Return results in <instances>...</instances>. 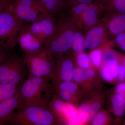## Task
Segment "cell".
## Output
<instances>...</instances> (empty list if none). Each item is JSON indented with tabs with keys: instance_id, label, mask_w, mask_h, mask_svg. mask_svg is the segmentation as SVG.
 Instances as JSON below:
<instances>
[{
	"instance_id": "cell-1",
	"label": "cell",
	"mask_w": 125,
	"mask_h": 125,
	"mask_svg": "<svg viewBox=\"0 0 125 125\" xmlns=\"http://www.w3.org/2000/svg\"><path fill=\"white\" fill-rule=\"evenodd\" d=\"M53 82L48 78H28L21 84L18 94L23 106H47L53 95Z\"/></svg>"
},
{
	"instance_id": "cell-2",
	"label": "cell",
	"mask_w": 125,
	"mask_h": 125,
	"mask_svg": "<svg viewBox=\"0 0 125 125\" xmlns=\"http://www.w3.org/2000/svg\"><path fill=\"white\" fill-rule=\"evenodd\" d=\"M55 16L58 29L47 48L53 59L61 56L72 49L74 35L79 27L66 9Z\"/></svg>"
},
{
	"instance_id": "cell-3",
	"label": "cell",
	"mask_w": 125,
	"mask_h": 125,
	"mask_svg": "<svg viewBox=\"0 0 125 125\" xmlns=\"http://www.w3.org/2000/svg\"><path fill=\"white\" fill-rule=\"evenodd\" d=\"M6 124L14 125H53L62 124L47 106L22 105Z\"/></svg>"
},
{
	"instance_id": "cell-4",
	"label": "cell",
	"mask_w": 125,
	"mask_h": 125,
	"mask_svg": "<svg viewBox=\"0 0 125 125\" xmlns=\"http://www.w3.org/2000/svg\"><path fill=\"white\" fill-rule=\"evenodd\" d=\"M23 25L10 6L0 14V48L13 51L17 44L18 33Z\"/></svg>"
},
{
	"instance_id": "cell-5",
	"label": "cell",
	"mask_w": 125,
	"mask_h": 125,
	"mask_svg": "<svg viewBox=\"0 0 125 125\" xmlns=\"http://www.w3.org/2000/svg\"><path fill=\"white\" fill-rule=\"evenodd\" d=\"M27 65L22 56L14 51L0 66V83L20 86L28 78Z\"/></svg>"
},
{
	"instance_id": "cell-6",
	"label": "cell",
	"mask_w": 125,
	"mask_h": 125,
	"mask_svg": "<svg viewBox=\"0 0 125 125\" xmlns=\"http://www.w3.org/2000/svg\"><path fill=\"white\" fill-rule=\"evenodd\" d=\"M28 70V78H48L53 80V59L47 48L22 56Z\"/></svg>"
},
{
	"instance_id": "cell-7",
	"label": "cell",
	"mask_w": 125,
	"mask_h": 125,
	"mask_svg": "<svg viewBox=\"0 0 125 125\" xmlns=\"http://www.w3.org/2000/svg\"><path fill=\"white\" fill-rule=\"evenodd\" d=\"M10 8L23 25L50 14L39 0H12Z\"/></svg>"
},
{
	"instance_id": "cell-8",
	"label": "cell",
	"mask_w": 125,
	"mask_h": 125,
	"mask_svg": "<svg viewBox=\"0 0 125 125\" xmlns=\"http://www.w3.org/2000/svg\"><path fill=\"white\" fill-rule=\"evenodd\" d=\"M24 26L47 48L57 31L58 23L56 16L50 14L31 24Z\"/></svg>"
},
{
	"instance_id": "cell-9",
	"label": "cell",
	"mask_w": 125,
	"mask_h": 125,
	"mask_svg": "<svg viewBox=\"0 0 125 125\" xmlns=\"http://www.w3.org/2000/svg\"><path fill=\"white\" fill-rule=\"evenodd\" d=\"M74 59L69 52L53 59V86L62 81L73 80Z\"/></svg>"
},
{
	"instance_id": "cell-10",
	"label": "cell",
	"mask_w": 125,
	"mask_h": 125,
	"mask_svg": "<svg viewBox=\"0 0 125 125\" xmlns=\"http://www.w3.org/2000/svg\"><path fill=\"white\" fill-rule=\"evenodd\" d=\"M47 107L62 124L68 125L70 120L78 115V109L74 105L62 100L55 94L52 95Z\"/></svg>"
},
{
	"instance_id": "cell-11",
	"label": "cell",
	"mask_w": 125,
	"mask_h": 125,
	"mask_svg": "<svg viewBox=\"0 0 125 125\" xmlns=\"http://www.w3.org/2000/svg\"><path fill=\"white\" fill-rule=\"evenodd\" d=\"M85 34V49L89 51L96 49L110 40L107 28L102 19Z\"/></svg>"
},
{
	"instance_id": "cell-12",
	"label": "cell",
	"mask_w": 125,
	"mask_h": 125,
	"mask_svg": "<svg viewBox=\"0 0 125 125\" xmlns=\"http://www.w3.org/2000/svg\"><path fill=\"white\" fill-rule=\"evenodd\" d=\"M17 40V44L24 53H35L46 48L41 41L24 25L19 31Z\"/></svg>"
},
{
	"instance_id": "cell-13",
	"label": "cell",
	"mask_w": 125,
	"mask_h": 125,
	"mask_svg": "<svg viewBox=\"0 0 125 125\" xmlns=\"http://www.w3.org/2000/svg\"><path fill=\"white\" fill-rule=\"evenodd\" d=\"M102 19L109 33L110 40L125 32V13H112L103 15Z\"/></svg>"
},
{
	"instance_id": "cell-14",
	"label": "cell",
	"mask_w": 125,
	"mask_h": 125,
	"mask_svg": "<svg viewBox=\"0 0 125 125\" xmlns=\"http://www.w3.org/2000/svg\"><path fill=\"white\" fill-rule=\"evenodd\" d=\"M23 104L22 99L18 93L0 103V125L6 124L16 110Z\"/></svg>"
},
{
	"instance_id": "cell-15",
	"label": "cell",
	"mask_w": 125,
	"mask_h": 125,
	"mask_svg": "<svg viewBox=\"0 0 125 125\" xmlns=\"http://www.w3.org/2000/svg\"><path fill=\"white\" fill-rule=\"evenodd\" d=\"M100 7L95 2L90 5L89 7L81 18L78 25L85 33L90 29L97 24L100 20Z\"/></svg>"
},
{
	"instance_id": "cell-16",
	"label": "cell",
	"mask_w": 125,
	"mask_h": 125,
	"mask_svg": "<svg viewBox=\"0 0 125 125\" xmlns=\"http://www.w3.org/2000/svg\"><path fill=\"white\" fill-rule=\"evenodd\" d=\"M101 107V104L99 102L83 104L78 108V116L83 123H88L92 120Z\"/></svg>"
},
{
	"instance_id": "cell-17",
	"label": "cell",
	"mask_w": 125,
	"mask_h": 125,
	"mask_svg": "<svg viewBox=\"0 0 125 125\" xmlns=\"http://www.w3.org/2000/svg\"><path fill=\"white\" fill-rule=\"evenodd\" d=\"M119 66L117 58L113 59L105 63L101 71L103 79L109 82L117 80Z\"/></svg>"
},
{
	"instance_id": "cell-18",
	"label": "cell",
	"mask_w": 125,
	"mask_h": 125,
	"mask_svg": "<svg viewBox=\"0 0 125 125\" xmlns=\"http://www.w3.org/2000/svg\"><path fill=\"white\" fill-rule=\"evenodd\" d=\"M101 14L112 13H125V0H107L100 10Z\"/></svg>"
},
{
	"instance_id": "cell-19",
	"label": "cell",
	"mask_w": 125,
	"mask_h": 125,
	"mask_svg": "<svg viewBox=\"0 0 125 125\" xmlns=\"http://www.w3.org/2000/svg\"><path fill=\"white\" fill-rule=\"evenodd\" d=\"M50 14L56 16L64 11L66 9L65 0H39Z\"/></svg>"
},
{
	"instance_id": "cell-20",
	"label": "cell",
	"mask_w": 125,
	"mask_h": 125,
	"mask_svg": "<svg viewBox=\"0 0 125 125\" xmlns=\"http://www.w3.org/2000/svg\"><path fill=\"white\" fill-rule=\"evenodd\" d=\"M84 33L83 30L79 27L74 34L72 49L76 55L83 52L85 49Z\"/></svg>"
},
{
	"instance_id": "cell-21",
	"label": "cell",
	"mask_w": 125,
	"mask_h": 125,
	"mask_svg": "<svg viewBox=\"0 0 125 125\" xmlns=\"http://www.w3.org/2000/svg\"><path fill=\"white\" fill-rule=\"evenodd\" d=\"M112 109L115 115L121 117L125 112V99L115 93L112 97Z\"/></svg>"
},
{
	"instance_id": "cell-22",
	"label": "cell",
	"mask_w": 125,
	"mask_h": 125,
	"mask_svg": "<svg viewBox=\"0 0 125 125\" xmlns=\"http://www.w3.org/2000/svg\"><path fill=\"white\" fill-rule=\"evenodd\" d=\"M90 4H80L70 7L66 10L78 25V23L83 14L87 11Z\"/></svg>"
},
{
	"instance_id": "cell-23",
	"label": "cell",
	"mask_w": 125,
	"mask_h": 125,
	"mask_svg": "<svg viewBox=\"0 0 125 125\" xmlns=\"http://www.w3.org/2000/svg\"><path fill=\"white\" fill-rule=\"evenodd\" d=\"M20 87L11 83H0V103L18 94Z\"/></svg>"
},
{
	"instance_id": "cell-24",
	"label": "cell",
	"mask_w": 125,
	"mask_h": 125,
	"mask_svg": "<svg viewBox=\"0 0 125 125\" xmlns=\"http://www.w3.org/2000/svg\"><path fill=\"white\" fill-rule=\"evenodd\" d=\"M54 91L55 90L67 91L75 94L78 91L77 84L71 81H62L53 86Z\"/></svg>"
},
{
	"instance_id": "cell-25",
	"label": "cell",
	"mask_w": 125,
	"mask_h": 125,
	"mask_svg": "<svg viewBox=\"0 0 125 125\" xmlns=\"http://www.w3.org/2000/svg\"><path fill=\"white\" fill-rule=\"evenodd\" d=\"M110 117L107 113L104 111H99L92 120V125H103L108 123Z\"/></svg>"
},
{
	"instance_id": "cell-26",
	"label": "cell",
	"mask_w": 125,
	"mask_h": 125,
	"mask_svg": "<svg viewBox=\"0 0 125 125\" xmlns=\"http://www.w3.org/2000/svg\"><path fill=\"white\" fill-rule=\"evenodd\" d=\"M89 56L90 61L94 66L98 67L101 65L103 56V52L101 49L97 48L92 50Z\"/></svg>"
},
{
	"instance_id": "cell-27",
	"label": "cell",
	"mask_w": 125,
	"mask_h": 125,
	"mask_svg": "<svg viewBox=\"0 0 125 125\" xmlns=\"http://www.w3.org/2000/svg\"><path fill=\"white\" fill-rule=\"evenodd\" d=\"M76 61L77 65L80 68L84 70L90 68L91 61L89 56L84 52L76 55Z\"/></svg>"
},
{
	"instance_id": "cell-28",
	"label": "cell",
	"mask_w": 125,
	"mask_h": 125,
	"mask_svg": "<svg viewBox=\"0 0 125 125\" xmlns=\"http://www.w3.org/2000/svg\"><path fill=\"white\" fill-rule=\"evenodd\" d=\"M73 80L78 83H83L88 80L85 70L79 67L74 68L73 71Z\"/></svg>"
},
{
	"instance_id": "cell-29",
	"label": "cell",
	"mask_w": 125,
	"mask_h": 125,
	"mask_svg": "<svg viewBox=\"0 0 125 125\" xmlns=\"http://www.w3.org/2000/svg\"><path fill=\"white\" fill-rule=\"evenodd\" d=\"M57 96L63 101L72 103L74 100L75 94L67 91L63 90H54Z\"/></svg>"
},
{
	"instance_id": "cell-30",
	"label": "cell",
	"mask_w": 125,
	"mask_h": 125,
	"mask_svg": "<svg viewBox=\"0 0 125 125\" xmlns=\"http://www.w3.org/2000/svg\"><path fill=\"white\" fill-rule=\"evenodd\" d=\"M113 39V45H115L122 51L125 52V32L117 35Z\"/></svg>"
},
{
	"instance_id": "cell-31",
	"label": "cell",
	"mask_w": 125,
	"mask_h": 125,
	"mask_svg": "<svg viewBox=\"0 0 125 125\" xmlns=\"http://www.w3.org/2000/svg\"><path fill=\"white\" fill-rule=\"evenodd\" d=\"M117 58V52L110 48H107L103 52V62L104 63L113 59Z\"/></svg>"
},
{
	"instance_id": "cell-32",
	"label": "cell",
	"mask_w": 125,
	"mask_h": 125,
	"mask_svg": "<svg viewBox=\"0 0 125 125\" xmlns=\"http://www.w3.org/2000/svg\"><path fill=\"white\" fill-rule=\"evenodd\" d=\"M66 7H70L80 4H91L94 2V0H65Z\"/></svg>"
},
{
	"instance_id": "cell-33",
	"label": "cell",
	"mask_w": 125,
	"mask_h": 125,
	"mask_svg": "<svg viewBox=\"0 0 125 125\" xmlns=\"http://www.w3.org/2000/svg\"><path fill=\"white\" fill-rule=\"evenodd\" d=\"M118 62L120 66L117 81L120 83L125 82V69L122 64L119 61Z\"/></svg>"
},
{
	"instance_id": "cell-34",
	"label": "cell",
	"mask_w": 125,
	"mask_h": 125,
	"mask_svg": "<svg viewBox=\"0 0 125 125\" xmlns=\"http://www.w3.org/2000/svg\"><path fill=\"white\" fill-rule=\"evenodd\" d=\"M115 92L125 99V82L120 83L117 85Z\"/></svg>"
},
{
	"instance_id": "cell-35",
	"label": "cell",
	"mask_w": 125,
	"mask_h": 125,
	"mask_svg": "<svg viewBox=\"0 0 125 125\" xmlns=\"http://www.w3.org/2000/svg\"><path fill=\"white\" fill-rule=\"evenodd\" d=\"M12 0H0V14L9 9L11 4Z\"/></svg>"
},
{
	"instance_id": "cell-36",
	"label": "cell",
	"mask_w": 125,
	"mask_h": 125,
	"mask_svg": "<svg viewBox=\"0 0 125 125\" xmlns=\"http://www.w3.org/2000/svg\"><path fill=\"white\" fill-rule=\"evenodd\" d=\"M13 51L8 52L0 48V66L5 61Z\"/></svg>"
},
{
	"instance_id": "cell-37",
	"label": "cell",
	"mask_w": 125,
	"mask_h": 125,
	"mask_svg": "<svg viewBox=\"0 0 125 125\" xmlns=\"http://www.w3.org/2000/svg\"><path fill=\"white\" fill-rule=\"evenodd\" d=\"M85 73L87 80L91 79L94 78L96 75L95 71L92 69H88L85 70Z\"/></svg>"
},
{
	"instance_id": "cell-38",
	"label": "cell",
	"mask_w": 125,
	"mask_h": 125,
	"mask_svg": "<svg viewBox=\"0 0 125 125\" xmlns=\"http://www.w3.org/2000/svg\"><path fill=\"white\" fill-rule=\"evenodd\" d=\"M117 59L118 61L122 64L125 69V55L117 52Z\"/></svg>"
},
{
	"instance_id": "cell-39",
	"label": "cell",
	"mask_w": 125,
	"mask_h": 125,
	"mask_svg": "<svg viewBox=\"0 0 125 125\" xmlns=\"http://www.w3.org/2000/svg\"><path fill=\"white\" fill-rule=\"evenodd\" d=\"M107 0H94V2L100 7V10L103 5Z\"/></svg>"
}]
</instances>
